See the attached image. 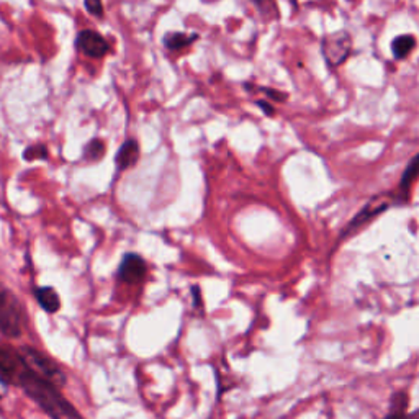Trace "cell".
Masks as SVG:
<instances>
[{"label": "cell", "instance_id": "cell-5", "mask_svg": "<svg viewBox=\"0 0 419 419\" xmlns=\"http://www.w3.org/2000/svg\"><path fill=\"white\" fill-rule=\"evenodd\" d=\"M26 373V367L18 350L0 348V377L10 386H20L22 377Z\"/></svg>", "mask_w": 419, "mask_h": 419}, {"label": "cell", "instance_id": "cell-10", "mask_svg": "<svg viewBox=\"0 0 419 419\" xmlns=\"http://www.w3.org/2000/svg\"><path fill=\"white\" fill-rule=\"evenodd\" d=\"M198 40V33H184V31H169L164 35L162 44L169 51H180V49L189 48Z\"/></svg>", "mask_w": 419, "mask_h": 419}, {"label": "cell", "instance_id": "cell-11", "mask_svg": "<svg viewBox=\"0 0 419 419\" xmlns=\"http://www.w3.org/2000/svg\"><path fill=\"white\" fill-rule=\"evenodd\" d=\"M414 48H416V38L413 35H400L391 41V53L398 61L407 59Z\"/></svg>", "mask_w": 419, "mask_h": 419}, {"label": "cell", "instance_id": "cell-3", "mask_svg": "<svg viewBox=\"0 0 419 419\" xmlns=\"http://www.w3.org/2000/svg\"><path fill=\"white\" fill-rule=\"evenodd\" d=\"M24 331V308L10 290H0V332L18 338Z\"/></svg>", "mask_w": 419, "mask_h": 419}, {"label": "cell", "instance_id": "cell-13", "mask_svg": "<svg viewBox=\"0 0 419 419\" xmlns=\"http://www.w3.org/2000/svg\"><path fill=\"white\" fill-rule=\"evenodd\" d=\"M418 177H419V154L409 161L407 169H404L402 182H400V190H402L403 194H407L409 190V187L413 185V182L416 180Z\"/></svg>", "mask_w": 419, "mask_h": 419}, {"label": "cell", "instance_id": "cell-12", "mask_svg": "<svg viewBox=\"0 0 419 419\" xmlns=\"http://www.w3.org/2000/svg\"><path fill=\"white\" fill-rule=\"evenodd\" d=\"M386 208V203H382V205H377V207H373L372 203H368L366 208L362 210L361 213H359L357 216H354V220L349 223V226L345 228V231H344V236H348V234H350L352 233L354 230H357V228H361L362 225H366V223L368 221V220H372L373 216H377L379 215V213H382L384 212V210Z\"/></svg>", "mask_w": 419, "mask_h": 419}, {"label": "cell", "instance_id": "cell-2", "mask_svg": "<svg viewBox=\"0 0 419 419\" xmlns=\"http://www.w3.org/2000/svg\"><path fill=\"white\" fill-rule=\"evenodd\" d=\"M17 350L25 364L26 370L33 373L38 379L48 382V384L58 386V388H62L67 384L65 370L51 357H48L46 354H43L35 348H30V345H22Z\"/></svg>", "mask_w": 419, "mask_h": 419}, {"label": "cell", "instance_id": "cell-6", "mask_svg": "<svg viewBox=\"0 0 419 419\" xmlns=\"http://www.w3.org/2000/svg\"><path fill=\"white\" fill-rule=\"evenodd\" d=\"M148 274V264L139 254H125L118 266V280L128 285H138Z\"/></svg>", "mask_w": 419, "mask_h": 419}, {"label": "cell", "instance_id": "cell-1", "mask_svg": "<svg viewBox=\"0 0 419 419\" xmlns=\"http://www.w3.org/2000/svg\"><path fill=\"white\" fill-rule=\"evenodd\" d=\"M20 386L53 419H84L65 396L59 393L58 386L38 379L31 372L26 370L25 375L22 377Z\"/></svg>", "mask_w": 419, "mask_h": 419}, {"label": "cell", "instance_id": "cell-7", "mask_svg": "<svg viewBox=\"0 0 419 419\" xmlns=\"http://www.w3.org/2000/svg\"><path fill=\"white\" fill-rule=\"evenodd\" d=\"M76 48L87 58H103L110 51V44L102 35L94 30H82L76 38Z\"/></svg>", "mask_w": 419, "mask_h": 419}, {"label": "cell", "instance_id": "cell-14", "mask_svg": "<svg viewBox=\"0 0 419 419\" xmlns=\"http://www.w3.org/2000/svg\"><path fill=\"white\" fill-rule=\"evenodd\" d=\"M105 156V143L102 139H90L84 148V159L87 162H97Z\"/></svg>", "mask_w": 419, "mask_h": 419}, {"label": "cell", "instance_id": "cell-9", "mask_svg": "<svg viewBox=\"0 0 419 419\" xmlns=\"http://www.w3.org/2000/svg\"><path fill=\"white\" fill-rule=\"evenodd\" d=\"M35 298L41 309H44L49 314L58 313L59 308H61V298H59L58 291L53 287H40V289H36Z\"/></svg>", "mask_w": 419, "mask_h": 419}, {"label": "cell", "instance_id": "cell-15", "mask_svg": "<svg viewBox=\"0 0 419 419\" xmlns=\"http://www.w3.org/2000/svg\"><path fill=\"white\" fill-rule=\"evenodd\" d=\"M25 161H44L48 159V148L44 144H31L24 151Z\"/></svg>", "mask_w": 419, "mask_h": 419}, {"label": "cell", "instance_id": "cell-19", "mask_svg": "<svg viewBox=\"0 0 419 419\" xmlns=\"http://www.w3.org/2000/svg\"><path fill=\"white\" fill-rule=\"evenodd\" d=\"M385 419H413V416H411V414L407 413V409L391 408V413Z\"/></svg>", "mask_w": 419, "mask_h": 419}, {"label": "cell", "instance_id": "cell-21", "mask_svg": "<svg viewBox=\"0 0 419 419\" xmlns=\"http://www.w3.org/2000/svg\"><path fill=\"white\" fill-rule=\"evenodd\" d=\"M8 386H10V385H8L7 382L3 380L2 377H0V398H3V396L8 393Z\"/></svg>", "mask_w": 419, "mask_h": 419}, {"label": "cell", "instance_id": "cell-8", "mask_svg": "<svg viewBox=\"0 0 419 419\" xmlns=\"http://www.w3.org/2000/svg\"><path fill=\"white\" fill-rule=\"evenodd\" d=\"M138 161H139V143L133 138L126 139L125 143L120 146V149H118L115 156L117 169L128 171L131 167H135Z\"/></svg>", "mask_w": 419, "mask_h": 419}, {"label": "cell", "instance_id": "cell-4", "mask_svg": "<svg viewBox=\"0 0 419 419\" xmlns=\"http://www.w3.org/2000/svg\"><path fill=\"white\" fill-rule=\"evenodd\" d=\"M321 51L331 67L341 66L352 53V40L345 31H336L323 38Z\"/></svg>", "mask_w": 419, "mask_h": 419}, {"label": "cell", "instance_id": "cell-16", "mask_svg": "<svg viewBox=\"0 0 419 419\" xmlns=\"http://www.w3.org/2000/svg\"><path fill=\"white\" fill-rule=\"evenodd\" d=\"M256 6V8L261 12V15L266 18H277L279 17V10H277L275 0H250Z\"/></svg>", "mask_w": 419, "mask_h": 419}, {"label": "cell", "instance_id": "cell-20", "mask_svg": "<svg viewBox=\"0 0 419 419\" xmlns=\"http://www.w3.org/2000/svg\"><path fill=\"white\" fill-rule=\"evenodd\" d=\"M256 105H257L259 108H261V110L264 113H266L267 117H272L275 113V107H274V105H271L268 102H266V100H257Z\"/></svg>", "mask_w": 419, "mask_h": 419}, {"label": "cell", "instance_id": "cell-18", "mask_svg": "<svg viewBox=\"0 0 419 419\" xmlns=\"http://www.w3.org/2000/svg\"><path fill=\"white\" fill-rule=\"evenodd\" d=\"M261 92H264L267 95L268 99H272L274 102H285L287 99H289V95H287L285 92H280V90H275V89H271V87H257Z\"/></svg>", "mask_w": 419, "mask_h": 419}, {"label": "cell", "instance_id": "cell-22", "mask_svg": "<svg viewBox=\"0 0 419 419\" xmlns=\"http://www.w3.org/2000/svg\"><path fill=\"white\" fill-rule=\"evenodd\" d=\"M194 300H195V307H198L200 305V291H198V287H194Z\"/></svg>", "mask_w": 419, "mask_h": 419}, {"label": "cell", "instance_id": "cell-17", "mask_svg": "<svg viewBox=\"0 0 419 419\" xmlns=\"http://www.w3.org/2000/svg\"><path fill=\"white\" fill-rule=\"evenodd\" d=\"M84 6H85V10H87L92 17L103 18L105 8L102 0H84Z\"/></svg>", "mask_w": 419, "mask_h": 419}]
</instances>
